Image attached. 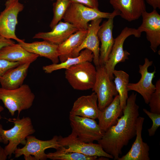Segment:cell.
Masks as SVG:
<instances>
[{"instance_id": "obj_10", "label": "cell", "mask_w": 160, "mask_h": 160, "mask_svg": "<svg viewBox=\"0 0 160 160\" xmlns=\"http://www.w3.org/2000/svg\"><path fill=\"white\" fill-rule=\"evenodd\" d=\"M69 119L72 131L83 142L98 141L104 134L95 119L79 116H69Z\"/></svg>"}, {"instance_id": "obj_36", "label": "cell", "mask_w": 160, "mask_h": 160, "mask_svg": "<svg viewBox=\"0 0 160 160\" xmlns=\"http://www.w3.org/2000/svg\"><path fill=\"white\" fill-rule=\"evenodd\" d=\"M32 155H30L29 156L24 157L25 160H36L35 157L33 156H32Z\"/></svg>"}, {"instance_id": "obj_28", "label": "cell", "mask_w": 160, "mask_h": 160, "mask_svg": "<svg viewBox=\"0 0 160 160\" xmlns=\"http://www.w3.org/2000/svg\"><path fill=\"white\" fill-rule=\"evenodd\" d=\"M70 3L69 0H56L53 4V16L49 25L51 29L63 19Z\"/></svg>"}, {"instance_id": "obj_8", "label": "cell", "mask_w": 160, "mask_h": 160, "mask_svg": "<svg viewBox=\"0 0 160 160\" xmlns=\"http://www.w3.org/2000/svg\"><path fill=\"white\" fill-rule=\"evenodd\" d=\"M97 74L92 90L97 97L98 105L100 111L103 110L118 95L114 82L108 74L104 66L96 67Z\"/></svg>"}, {"instance_id": "obj_16", "label": "cell", "mask_w": 160, "mask_h": 160, "mask_svg": "<svg viewBox=\"0 0 160 160\" xmlns=\"http://www.w3.org/2000/svg\"><path fill=\"white\" fill-rule=\"evenodd\" d=\"M100 111L97 103V97L95 92L83 95L74 102L69 116H79L95 119L98 118Z\"/></svg>"}, {"instance_id": "obj_30", "label": "cell", "mask_w": 160, "mask_h": 160, "mask_svg": "<svg viewBox=\"0 0 160 160\" xmlns=\"http://www.w3.org/2000/svg\"><path fill=\"white\" fill-rule=\"evenodd\" d=\"M143 111L152 121V125L150 128L148 129V131L149 136H152L160 126V113L151 112L145 108H143Z\"/></svg>"}, {"instance_id": "obj_21", "label": "cell", "mask_w": 160, "mask_h": 160, "mask_svg": "<svg viewBox=\"0 0 160 160\" xmlns=\"http://www.w3.org/2000/svg\"><path fill=\"white\" fill-rule=\"evenodd\" d=\"M39 56L27 51L19 43L6 46L0 50V59L11 62H19L21 64L31 63Z\"/></svg>"}, {"instance_id": "obj_17", "label": "cell", "mask_w": 160, "mask_h": 160, "mask_svg": "<svg viewBox=\"0 0 160 160\" xmlns=\"http://www.w3.org/2000/svg\"><path fill=\"white\" fill-rule=\"evenodd\" d=\"M114 10L120 12L119 16L131 22L139 19L146 11L145 0H109Z\"/></svg>"}, {"instance_id": "obj_4", "label": "cell", "mask_w": 160, "mask_h": 160, "mask_svg": "<svg viewBox=\"0 0 160 160\" xmlns=\"http://www.w3.org/2000/svg\"><path fill=\"white\" fill-rule=\"evenodd\" d=\"M113 14L104 12L99 9L83 4L71 2L63 17L64 22L74 25L79 30H87L89 21L99 18L108 19Z\"/></svg>"}, {"instance_id": "obj_20", "label": "cell", "mask_w": 160, "mask_h": 160, "mask_svg": "<svg viewBox=\"0 0 160 160\" xmlns=\"http://www.w3.org/2000/svg\"><path fill=\"white\" fill-rule=\"evenodd\" d=\"M31 63L21 64L7 71L0 78L1 87L7 89H17L23 84Z\"/></svg>"}, {"instance_id": "obj_26", "label": "cell", "mask_w": 160, "mask_h": 160, "mask_svg": "<svg viewBox=\"0 0 160 160\" xmlns=\"http://www.w3.org/2000/svg\"><path fill=\"white\" fill-rule=\"evenodd\" d=\"M113 74L115 76L114 83L119 96L120 106L123 110L126 106L128 97L127 86L129 76L126 72L122 70H114Z\"/></svg>"}, {"instance_id": "obj_31", "label": "cell", "mask_w": 160, "mask_h": 160, "mask_svg": "<svg viewBox=\"0 0 160 160\" xmlns=\"http://www.w3.org/2000/svg\"><path fill=\"white\" fill-rule=\"evenodd\" d=\"M20 64L21 63L19 62H11L0 59V78L8 70L16 67Z\"/></svg>"}, {"instance_id": "obj_29", "label": "cell", "mask_w": 160, "mask_h": 160, "mask_svg": "<svg viewBox=\"0 0 160 160\" xmlns=\"http://www.w3.org/2000/svg\"><path fill=\"white\" fill-rule=\"evenodd\" d=\"M156 89L152 94L148 103L150 111L153 113H160V80L156 81Z\"/></svg>"}, {"instance_id": "obj_3", "label": "cell", "mask_w": 160, "mask_h": 160, "mask_svg": "<svg viewBox=\"0 0 160 160\" xmlns=\"http://www.w3.org/2000/svg\"><path fill=\"white\" fill-rule=\"evenodd\" d=\"M35 98V95L27 84L13 89L0 88V100L12 116L17 111L19 116L22 111L30 108Z\"/></svg>"}, {"instance_id": "obj_19", "label": "cell", "mask_w": 160, "mask_h": 160, "mask_svg": "<svg viewBox=\"0 0 160 160\" xmlns=\"http://www.w3.org/2000/svg\"><path fill=\"white\" fill-rule=\"evenodd\" d=\"M48 32H39L33 39H42L52 44L59 45L67 40L79 29L74 25L67 22L60 21Z\"/></svg>"}, {"instance_id": "obj_14", "label": "cell", "mask_w": 160, "mask_h": 160, "mask_svg": "<svg viewBox=\"0 0 160 160\" xmlns=\"http://www.w3.org/2000/svg\"><path fill=\"white\" fill-rule=\"evenodd\" d=\"M113 14L107 21H104L98 30L97 35L101 45L100 48L99 66H103L107 60L114 42L113 36V19L119 15L120 12L116 10Z\"/></svg>"}, {"instance_id": "obj_25", "label": "cell", "mask_w": 160, "mask_h": 160, "mask_svg": "<svg viewBox=\"0 0 160 160\" xmlns=\"http://www.w3.org/2000/svg\"><path fill=\"white\" fill-rule=\"evenodd\" d=\"M94 55L90 50L85 49L82 50L79 55L73 57H68L67 60L60 63L52 64L44 66L43 70L47 73H51L57 70L66 69L73 65L85 61L91 62L93 60Z\"/></svg>"}, {"instance_id": "obj_9", "label": "cell", "mask_w": 160, "mask_h": 160, "mask_svg": "<svg viewBox=\"0 0 160 160\" xmlns=\"http://www.w3.org/2000/svg\"><path fill=\"white\" fill-rule=\"evenodd\" d=\"M58 141L64 150L77 152L91 156L102 157L113 159V157L106 152L100 144L87 143L79 140L76 134L72 131L68 136H58Z\"/></svg>"}, {"instance_id": "obj_22", "label": "cell", "mask_w": 160, "mask_h": 160, "mask_svg": "<svg viewBox=\"0 0 160 160\" xmlns=\"http://www.w3.org/2000/svg\"><path fill=\"white\" fill-rule=\"evenodd\" d=\"M18 43L28 52L47 58L53 63H57L59 62L58 45L45 40L30 43L23 41Z\"/></svg>"}, {"instance_id": "obj_24", "label": "cell", "mask_w": 160, "mask_h": 160, "mask_svg": "<svg viewBox=\"0 0 160 160\" xmlns=\"http://www.w3.org/2000/svg\"><path fill=\"white\" fill-rule=\"evenodd\" d=\"M88 32L87 30H79L65 41L58 45L59 59L61 62L71 57L73 52L81 45Z\"/></svg>"}, {"instance_id": "obj_32", "label": "cell", "mask_w": 160, "mask_h": 160, "mask_svg": "<svg viewBox=\"0 0 160 160\" xmlns=\"http://www.w3.org/2000/svg\"><path fill=\"white\" fill-rule=\"evenodd\" d=\"M71 2L76 3L83 4L89 7L98 9V0H69Z\"/></svg>"}, {"instance_id": "obj_27", "label": "cell", "mask_w": 160, "mask_h": 160, "mask_svg": "<svg viewBox=\"0 0 160 160\" xmlns=\"http://www.w3.org/2000/svg\"><path fill=\"white\" fill-rule=\"evenodd\" d=\"M47 159L52 160H95L97 156H91L77 152L66 151L61 145L54 152L46 154Z\"/></svg>"}, {"instance_id": "obj_1", "label": "cell", "mask_w": 160, "mask_h": 160, "mask_svg": "<svg viewBox=\"0 0 160 160\" xmlns=\"http://www.w3.org/2000/svg\"><path fill=\"white\" fill-rule=\"evenodd\" d=\"M137 93L134 92L127 98L122 110L123 115L117 122L108 129L97 141L104 150L118 160L122 148L136 136L139 106L136 103Z\"/></svg>"}, {"instance_id": "obj_5", "label": "cell", "mask_w": 160, "mask_h": 160, "mask_svg": "<svg viewBox=\"0 0 160 160\" xmlns=\"http://www.w3.org/2000/svg\"><path fill=\"white\" fill-rule=\"evenodd\" d=\"M91 62H83L65 69V78L74 89L86 90L93 88L96 80L97 71Z\"/></svg>"}, {"instance_id": "obj_37", "label": "cell", "mask_w": 160, "mask_h": 160, "mask_svg": "<svg viewBox=\"0 0 160 160\" xmlns=\"http://www.w3.org/2000/svg\"><path fill=\"white\" fill-rule=\"evenodd\" d=\"M4 110L3 107L0 105V120L1 119V116L0 114V113Z\"/></svg>"}, {"instance_id": "obj_15", "label": "cell", "mask_w": 160, "mask_h": 160, "mask_svg": "<svg viewBox=\"0 0 160 160\" xmlns=\"http://www.w3.org/2000/svg\"><path fill=\"white\" fill-rule=\"evenodd\" d=\"M102 18L94 20L89 24L87 35L81 45L73 52L71 57L78 56L82 50L87 49L90 50L94 55L93 61L96 67L99 66V40L97 33L102 20Z\"/></svg>"}, {"instance_id": "obj_39", "label": "cell", "mask_w": 160, "mask_h": 160, "mask_svg": "<svg viewBox=\"0 0 160 160\" xmlns=\"http://www.w3.org/2000/svg\"><path fill=\"white\" fill-rule=\"evenodd\" d=\"M51 0V1H53V0Z\"/></svg>"}, {"instance_id": "obj_35", "label": "cell", "mask_w": 160, "mask_h": 160, "mask_svg": "<svg viewBox=\"0 0 160 160\" xmlns=\"http://www.w3.org/2000/svg\"><path fill=\"white\" fill-rule=\"evenodd\" d=\"M8 155L6 153L4 148L0 145V160H6Z\"/></svg>"}, {"instance_id": "obj_2", "label": "cell", "mask_w": 160, "mask_h": 160, "mask_svg": "<svg viewBox=\"0 0 160 160\" xmlns=\"http://www.w3.org/2000/svg\"><path fill=\"white\" fill-rule=\"evenodd\" d=\"M8 120L14 124L13 127L4 130L0 124V135L2 142L5 144L8 143L4 149L7 155L10 157L18 145L20 144L25 145L26 137L34 133L35 130L31 119L29 117L23 116L20 119L18 116L17 118H9Z\"/></svg>"}, {"instance_id": "obj_23", "label": "cell", "mask_w": 160, "mask_h": 160, "mask_svg": "<svg viewBox=\"0 0 160 160\" xmlns=\"http://www.w3.org/2000/svg\"><path fill=\"white\" fill-rule=\"evenodd\" d=\"M122 110L118 95L107 106L100 111L97 118L98 124L104 132L116 123L119 117L122 114Z\"/></svg>"}, {"instance_id": "obj_13", "label": "cell", "mask_w": 160, "mask_h": 160, "mask_svg": "<svg viewBox=\"0 0 160 160\" xmlns=\"http://www.w3.org/2000/svg\"><path fill=\"white\" fill-rule=\"evenodd\" d=\"M142 23L137 29L141 33L145 32L147 40L150 43V48L156 52L160 45V15L156 9L150 12L146 11L142 15Z\"/></svg>"}, {"instance_id": "obj_12", "label": "cell", "mask_w": 160, "mask_h": 160, "mask_svg": "<svg viewBox=\"0 0 160 160\" xmlns=\"http://www.w3.org/2000/svg\"><path fill=\"white\" fill-rule=\"evenodd\" d=\"M144 63L143 65H139V73L141 75L140 80L137 83H129L127 88L128 91H135L140 94L143 98L144 102L148 104L153 93L156 89L155 85L152 83L153 79L155 77V68L154 71L149 72L148 69L151 66L153 61H150L145 58Z\"/></svg>"}, {"instance_id": "obj_38", "label": "cell", "mask_w": 160, "mask_h": 160, "mask_svg": "<svg viewBox=\"0 0 160 160\" xmlns=\"http://www.w3.org/2000/svg\"><path fill=\"white\" fill-rule=\"evenodd\" d=\"M2 142V140L1 136L0 135V143Z\"/></svg>"}, {"instance_id": "obj_33", "label": "cell", "mask_w": 160, "mask_h": 160, "mask_svg": "<svg viewBox=\"0 0 160 160\" xmlns=\"http://www.w3.org/2000/svg\"><path fill=\"white\" fill-rule=\"evenodd\" d=\"M15 43V42L11 39L5 38L0 35V50L4 47Z\"/></svg>"}, {"instance_id": "obj_7", "label": "cell", "mask_w": 160, "mask_h": 160, "mask_svg": "<svg viewBox=\"0 0 160 160\" xmlns=\"http://www.w3.org/2000/svg\"><path fill=\"white\" fill-rule=\"evenodd\" d=\"M4 9L0 14V35L14 39L18 43L24 41L18 38L15 33L18 15L23 10V5L19 0H7Z\"/></svg>"}, {"instance_id": "obj_6", "label": "cell", "mask_w": 160, "mask_h": 160, "mask_svg": "<svg viewBox=\"0 0 160 160\" xmlns=\"http://www.w3.org/2000/svg\"><path fill=\"white\" fill-rule=\"evenodd\" d=\"M141 34L137 29L126 27L114 39V42L111 51L104 65L111 80H113L114 79L113 72L116 65L128 59V56L130 55V53L127 50L124 49L123 45L125 41L127 38L131 35L139 38L141 36Z\"/></svg>"}, {"instance_id": "obj_11", "label": "cell", "mask_w": 160, "mask_h": 160, "mask_svg": "<svg viewBox=\"0 0 160 160\" xmlns=\"http://www.w3.org/2000/svg\"><path fill=\"white\" fill-rule=\"evenodd\" d=\"M58 136L55 135L49 140H42L36 138L31 135L26 138V142L25 146L21 148H17L14 154L15 158L23 155L24 157L32 155L36 160H45L47 159L46 150L49 148L59 149L61 146L58 141Z\"/></svg>"}, {"instance_id": "obj_18", "label": "cell", "mask_w": 160, "mask_h": 160, "mask_svg": "<svg viewBox=\"0 0 160 160\" xmlns=\"http://www.w3.org/2000/svg\"><path fill=\"white\" fill-rule=\"evenodd\" d=\"M145 118L138 117L137 124L136 137L129 151L118 160H150V148L143 141L142 137L143 126Z\"/></svg>"}, {"instance_id": "obj_34", "label": "cell", "mask_w": 160, "mask_h": 160, "mask_svg": "<svg viewBox=\"0 0 160 160\" xmlns=\"http://www.w3.org/2000/svg\"><path fill=\"white\" fill-rule=\"evenodd\" d=\"M147 3L151 6L153 9H160V0H145Z\"/></svg>"}]
</instances>
